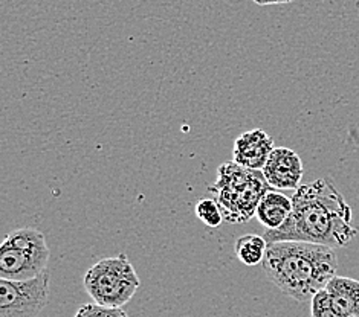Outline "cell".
<instances>
[{"label": "cell", "instance_id": "obj_1", "mask_svg": "<svg viewBox=\"0 0 359 317\" xmlns=\"http://www.w3.org/2000/svg\"><path fill=\"white\" fill-rule=\"evenodd\" d=\"M294 209L283 226L264 230L268 244L304 241L332 248L346 247L358 235L352 225V208L329 178H318L298 186Z\"/></svg>", "mask_w": 359, "mask_h": 317}, {"label": "cell", "instance_id": "obj_2", "mask_svg": "<svg viewBox=\"0 0 359 317\" xmlns=\"http://www.w3.org/2000/svg\"><path fill=\"white\" fill-rule=\"evenodd\" d=\"M262 267L281 293L307 302L337 276L338 258L335 248L327 246L280 241L269 244Z\"/></svg>", "mask_w": 359, "mask_h": 317}, {"label": "cell", "instance_id": "obj_3", "mask_svg": "<svg viewBox=\"0 0 359 317\" xmlns=\"http://www.w3.org/2000/svg\"><path fill=\"white\" fill-rule=\"evenodd\" d=\"M271 188L262 171L243 168L233 160L217 168V178L208 191L216 197L225 221L242 225L255 217L262 197Z\"/></svg>", "mask_w": 359, "mask_h": 317}, {"label": "cell", "instance_id": "obj_4", "mask_svg": "<svg viewBox=\"0 0 359 317\" xmlns=\"http://www.w3.org/2000/svg\"><path fill=\"white\" fill-rule=\"evenodd\" d=\"M50 251L43 232L32 227L15 229L0 246V278L28 281L48 270Z\"/></svg>", "mask_w": 359, "mask_h": 317}, {"label": "cell", "instance_id": "obj_5", "mask_svg": "<svg viewBox=\"0 0 359 317\" xmlns=\"http://www.w3.org/2000/svg\"><path fill=\"white\" fill-rule=\"evenodd\" d=\"M141 286L138 273L124 253L93 264L84 275V288L93 302L123 308Z\"/></svg>", "mask_w": 359, "mask_h": 317}, {"label": "cell", "instance_id": "obj_6", "mask_svg": "<svg viewBox=\"0 0 359 317\" xmlns=\"http://www.w3.org/2000/svg\"><path fill=\"white\" fill-rule=\"evenodd\" d=\"M49 272L28 281L0 278V317H37L49 302Z\"/></svg>", "mask_w": 359, "mask_h": 317}, {"label": "cell", "instance_id": "obj_7", "mask_svg": "<svg viewBox=\"0 0 359 317\" xmlns=\"http://www.w3.org/2000/svg\"><path fill=\"white\" fill-rule=\"evenodd\" d=\"M262 173L266 182L276 190H297L304 173L303 162L294 150L276 147Z\"/></svg>", "mask_w": 359, "mask_h": 317}, {"label": "cell", "instance_id": "obj_8", "mask_svg": "<svg viewBox=\"0 0 359 317\" xmlns=\"http://www.w3.org/2000/svg\"><path fill=\"white\" fill-rule=\"evenodd\" d=\"M273 148H276V145H273L271 136L262 128H254V130L242 133L236 139L233 160L243 168L262 171Z\"/></svg>", "mask_w": 359, "mask_h": 317}, {"label": "cell", "instance_id": "obj_9", "mask_svg": "<svg viewBox=\"0 0 359 317\" xmlns=\"http://www.w3.org/2000/svg\"><path fill=\"white\" fill-rule=\"evenodd\" d=\"M292 197H287L286 194L277 191L276 188H271L262 197L255 217H257L260 225L264 226V229L273 230L285 225L290 213H292Z\"/></svg>", "mask_w": 359, "mask_h": 317}, {"label": "cell", "instance_id": "obj_10", "mask_svg": "<svg viewBox=\"0 0 359 317\" xmlns=\"http://www.w3.org/2000/svg\"><path fill=\"white\" fill-rule=\"evenodd\" d=\"M326 290L338 313L344 317H359V281L337 275Z\"/></svg>", "mask_w": 359, "mask_h": 317}, {"label": "cell", "instance_id": "obj_11", "mask_svg": "<svg viewBox=\"0 0 359 317\" xmlns=\"http://www.w3.org/2000/svg\"><path fill=\"white\" fill-rule=\"evenodd\" d=\"M268 241L263 237L255 234H248L241 238H237L234 252L237 260L248 267H254V265L262 264L264 256L268 252Z\"/></svg>", "mask_w": 359, "mask_h": 317}, {"label": "cell", "instance_id": "obj_12", "mask_svg": "<svg viewBox=\"0 0 359 317\" xmlns=\"http://www.w3.org/2000/svg\"><path fill=\"white\" fill-rule=\"evenodd\" d=\"M194 213L205 226H208L211 229L219 227L222 223L225 221L219 203L212 199H202L196 203Z\"/></svg>", "mask_w": 359, "mask_h": 317}, {"label": "cell", "instance_id": "obj_13", "mask_svg": "<svg viewBox=\"0 0 359 317\" xmlns=\"http://www.w3.org/2000/svg\"><path fill=\"white\" fill-rule=\"evenodd\" d=\"M311 313L312 317H344L343 314L337 311L335 307H333L326 288L318 291V293L312 297Z\"/></svg>", "mask_w": 359, "mask_h": 317}, {"label": "cell", "instance_id": "obj_14", "mask_svg": "<svg viewBox=\"0 0 359 317\" xmlns=\"http://www.w3.org/2000/svg\"><path fill=\"white\" fill-rule=\"evenodd\" d=\"M74 317H129L123 308L104 307L97 302L84 304L79 308Z\"/></svg>", "mask_w": 359, "mask_h": 317}, {"label": "cell", "instance_id": "obj_15", "mask_svg": "<svg viewBox=\"0 0 359 317\" xmlns=\"http://www.w3.org/2000/svg\"><path fill=\"white\" fill-rule=\"evenodd\" d=\"M254 3L260 6H268V5H285V3H292L294 0H252Z\"/></svg>", "mask_w": 359, "mask_h": 317}]
</instances>
